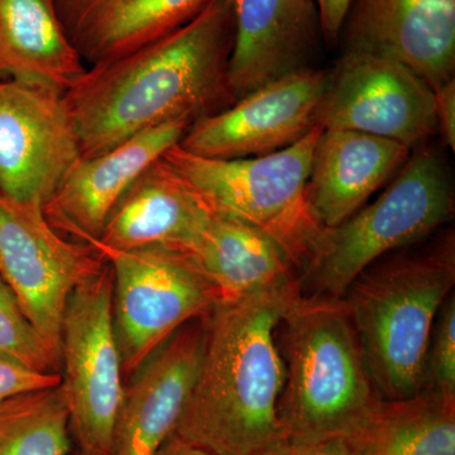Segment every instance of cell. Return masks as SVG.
<instances>
[{"mask_svg": "<svg viewBox=\"0 0 455 455\" xmlns=\"http://www.w3.org/2000/svg\"><path fill=\"white\" fill-rule=\"evenodd\" d=\"M158 455H211L203 449L188 444L175 436H171Z\"/></svg>", "mask_w": 455, "mask_h": 455, "instance_id": "obj_30", "label": "cell"}, {"mask_svg": "<svg viewBox=\"0 0 455 455\" xmlns=\"http://www.w3.org/2000/svg\"><path fill=\"white\" fill-rule=\"evenodd\" d=\"M98 250V248H97ZM113 269V326L124 382L182 325L221 301L188 254L170 248L98 250Z\"/></svg>", "mask_w": 455, "mask_h": 455, "instance_id": "obj_7", "label": "cell"}, {"mask_svg": "<svg viewBox=\"0 0 455 455\" xmlns=\"http://www.w3.org/2000/svg\"><path fill=\"white\" fill-rule=\"evenodd\" d=\"M107 263L94 245L71 241L53 229L42 205L0 193V277L60 363L68 298Z\"/></svg>", "mask_w": 455, "mask_h": 455, "instance_id": "obj_9", "label": "cell"}, {"mask_svg": "<svg viewBox=\"0 0 455 455\" xmlns=\"http://www.w3.org/2000/svg\"><path fill=\"white\" fill-rule=\"evenodd\" d=\"M74 455H84V454H83V453H80V451H77V449H76V451H75Z\"/></svg>", "mask_w": 455, "mask_h": 455, "instance_id": "obj_31", "label": "cell"}, {"mask_svg": "<svg viewBox=\"0 0 455 455\" xmlns=\"http://www.w3.org/2000/svg\"><path fill=\"white\" fill-rule=\"evenodd\" d=\"M86 68L55 0H0V80L46 84L65 92Z\"/></svg>", "mask_w": 455, "mask_h": 455, "instance_id": "obj_21", "label": "cell"}, {"mask_svg": "<svg viewBox=\"0 0 455 455\" xmlns=\"http://www.w3.org/2000/svg\"><path fill=\"white\" fill-rule=\"evenodd\" d=\"M235 37L228 65L233 101L313 68L320 32L311 0H232Z\"/></svg>", "mask_w": 455, "mask_h": 455, "instance_id": "obj_16", "label": "cell"}, {"mask_svg": "<svg viewBox=\"0 0 455 455\" xmlns=\"http://www.w3.org/2000/svg\"><path fill=\"white\" fill-rule=\"evenodd\" d=\"M451 172L433 147L409 156L381 196L323 230L299 275L302 295L341 299L353 281L386 254L420 242L454 212Z\"/></svg>", "mask_w": 455, "mask_h": 455, "instance_id": "obj_5", "label": "cell"}, {"mask_svg": "<svg viewBox=\"0 0 455 455\" xmlns=\"http://www.w3.org/2000/svg\"><path fill=\"white\" fill-rule=\"evenodd\" d=\"M315 4L322 38L328 46L339 44L352 0H311Z\"/></svg>", "mask_w": 455, "mask_h": 455, "instance_id": "obj_27", "label": "cell"}, {"mask_svg": "<svg viewBox=\"0 0 455 455\" xmlns=\"http://www.w3.org/2000/svg\"><path fill=\"white\" fill-rule=\"evenodd\" d=\"M235 37L232 0L140 49L90 66L64 92L80 154L94 157L140 132L194 123L232 106L228 65Z\"/></svg>", "mask_w": 455, "mask_h": 455, "instance_id": "obj_1", "label": "cell"}, {"mask_svg": "<svg viewBox=\"0 0 455 455\" xmlns=\"http://www.w3.org/2000/svg\"><path fill=\"white\" fill-rule=\"evenodd\" d=\"M435 94V116L438 133L445 145L455 149V80H449L434 92Z\"/></svg>", "mask_w": 455, "mask_h": 455, "instance_id": "obj_28", "label": "cell"}, {"mask_svg": "<svg viewBox=\"0 0 455 455\" xmlns=\"http://www.w3.org/2000/svg\"><path fill=\"white\" fill-rule=\"evenodd\" d=\"M263 455H352L344 439L323 440V442L295 443L284 440L276 448Z\"/></svg>", "mask_w": 455, "mask_h": 455, "instance_id": "obj_29", "label": "cell"}, {"mask_svg": "<svg viewBox=\"0 0 455 455\" xmlns=\"http://www.w3.org/2000/svg\"><path fill=\"white\" fill-rule=\"evenodd\" d=\"M191 122L158 125L131 137L94 157L71 167L42 206L44 217L60 235L92 244L125 191L151 164L178 145Z\"/></svg>", "mask_w": 455, "mask_h": 455, "instance_id": "obj_14", "label": "cell"}, {"mask_svg": "<svg viewBox=\"0 0 455 455\" xmlns=\"http://www.w3.org/2000/svg\"><path fill=\"white\" fill-rule=\"evenodd\" d=\"M60 385V373L38 372L0 358V403L20 395L49 390Z\"/></svg>", "mask_w": 455, "mask_h": 455, "instance_id": "obj_26", "label": "cell"}, {"mask_svg": "<svg viewBox=\"0 0 455 455\" xmlns=\"http://www.w3.org/2000/svg\"><path fill=\"white\" fill-rule=\"evenodd\" d=\"M322 131L314 125L293 145L257 157H202L178 143L163 158L212 212L252 224L271 235L300 275L324 230L307 197L311 160Z\"/></svg>", "mask_w": 455, "mask_h": 455, "instance_id": "obj_6", "label": "cell"}, {"mask_svg": "<svg viewBox=\"0 0 455 455\" xmlns=\"http://www.w3.org/2000/svg\"><path fill=\"white\" fill-rule=\"evenodd\" d=\"M328 71L307 68L254 90L191 123L179 146L202 157L236 160L281 151L315 124Z\"/></svg>", "mask_w": 455, "mask_h": 455, "instance_id": "obj_12", "label": "cell"}, {"mask_svg": "<svg viewBox=\"0 0 455 455\" xmlns=\"http://www.w3.org/2000/svg\"><path fill=\"white\" fill-rule=\"evenodd\" d=\"M286 379L277 414L287 442L347 439L381 400L343 299L293 295L277 328Z\"/></svg>", "mask_w": 455, "mask_h": 455, "instance_id": "obj_3", "label": "cell"}, {"mask_svg": "<svg viewBox=\"0 0 455 455\" xmlns=\"http://www.w3.org/2000/svg\"><path fill=\"white\" fill-rule=\"evenodd\" d=\"M214 0H55L86 68L112 61L175 31Z\"/></svg>", "mask_w": 455, "mask_h": 455, "instance_id": "obj_19", "label": "cell"}, {"mask_svg": "<svg viewBox=\"0 0 455 455\" xmlns=\"http://www.w3.org/2000/svg\"><path fill=\"white\" fill-rule=\"evenodd\" d=\"M352 455H455V400L425 388L403 400H379L344 439Z\"/></svg>", "mask_w": 455, "mask_h": 455, "instance_id": "obj_22", "label": "cell"}, {"mask_svg": "<svg viewBox=\"0 0 455 455\" xmlns=\"http://www.w3.org/2000/svg\"><path fill=\"white\" fill-rule=\"evenodd\" d=\"M80 157L64 92L41 83L0 82L3 196L44 206Z\"/></svg>", "mask_w": 455, "mask_h": 455, "instance_id": "obj_11", "label": "cell"}, {"mask_svg": "<svg viewBox=\"0 0 455 455\" xmlns=\"http://www.w3.org/2000/svg\"><path fill=\"white\" fill-rule=\"evenodd\" d=\"M205 315L191 320L125 382L109 455H158L173 435L202 361Z\"/></svg>", "mask_w": 455, "mask_h": 455, "instance_id": "obj_13", "label": "cell"}, {"mask_svg": "<svg viewBox=\"0 0 455 455\" xmlns=\"http://www.w3.org/2000/svg\"><path fill=\"white\" fill-rule=\"evenodd\" d=\"M212 215L202 196L161 158L125 191L92 245L109 251L160 245L188 253Z\"/></svg>", "mask_w": 455, "mask_h": 455, "instance_id": "obj_17", "label": "cell"}, {"mask_svg": "<svg viewBox=\"0 0 455 455\" xmlns=\"http://www.w3.org/2000/svg\"><path fill=\"white\" fill-rule=\"evenodd\" d=\"M299 291L293 284L221 300L206 314L199 372L172 436L211 455H263L286 440L277 328Z\"/></svg>", "mask_w": 455, "mask_h": 455, "instance_id": "obj_2", "label": "cell"}, {"mask_svg": "<svg viewBox=\"0 0 455 455\" xmlns=\"http://www.w3.org/2000/svg\"><path fill=\"white\" fill-rule=\"evenodd\" d=\"M113 269L68 298L61 329V387L68 427L84 455H109L124 377L113 326Z\"/></svg>", "mask_w": 455, "mask_h": 455, "instance_id": "obj_8", "label": "cell"}, {"mask_svg": "<svg viewBox=\"0 0 455 455\" xmlns=\"http://www.w3.org/2000/svg\"><path fill=\"white\" fill-rule=\"evenodd\" d=\"M188 257L220 291L235 300L299 284V272L286 251L267 233L212 212Z\"/></svg>", "mask_w": 455, "mask_h": 455, "instance_id": "obj_20", "label": "cell"}, {"mask_svg": "<svg viewBox=\"0 0 455 455\" xmlns=\"http://www.w3.org/2000/svg\"><path fill=\"white\" fill-rule=\"evenodd\" d=\"M0 358L44 373L61 372V363L27 319L16 295L0 277Z\"/></svg>", "mask_w": 455, "mask_h": 455, "instance_id": "obj_24", "label": "cell"}, {"mask_svg": "<svg viewBox=\"0 0 455 455\" xmlns=\"http://www.w3.org/2000/svg\"><path fill=\"white\" fill-rule=\"evenodd\" d=\"M454 283L451 233L423 252L373 263L341 298L382 400L427 388L431 333Z\"/></svg>", "mask_w": 455, "mask_h": 455, "instance_id": "obj_4", "label": "cell"}, {"mask_svg": "<svg viewBox=\"0 0 455 455\" xmlns=\"http://www.w3.org/2000/svg\"><path fill=\"white\" fill-rule=\"evenodd\" d=\"M68 410L61 385L0 403V455H68Z\"/></svg>", "mask_w": 455, "mask_h": 455, "instance_id": "obj_23", "label": "cell"}, {"mask_svg": "<svg viewBox=\"0 0 455 455\" xmlns=\"http://www.w3.org/2000/svg\"><path fill=\"white\" fill-rule=\"evenodd\" d=\"M343 50L403 62L435 92L454 79L455 0H352Z\"/></svg>", "mask_w": 455, "mask_h": 455, "instance_id": "obj_15", "label": "cell"}, {"mask_svg": "<svg viewBox=\"0 0 455 455\" xmlns=\"http://www.w3.org/2000/svg\"><path fill=\"white\" fill-rule=\"evenodd\" d=\"M411 154V147L355 131L323 130L314 148L307 203L324 229L357 212Z\"/></svg>", "mask_w": 455, "mask_h": 455, "instance_id": "obj_18", "label": "cell"}, {"mask_svg": "<svg viewBox=\"0 0 455 455\" xmlns=\"http://www.w3.org/2000/svg\"><path fill=\"white\" fill-rule=\"evenodd\" d=\"M315 124L398 140L412 148L438 133L435 94L419 75L390 56L343 50L328 71Z\"/></svg>", "mask_w": 455, "mask_h": 455, "instance_id": "obj_10", "label": "cell"}, {"mask_svg": "<svg viewBox=\"0 0 455 455\" xmlns=\"http://www.w3.org/2000/svg\"><path fill=\"white\" fill-rule=\"evenodd\" d=\"M447 398L455 400V299L449 296L443 304L427 355V385Z\"/></svg>", "mask_w": 455, "mask_h": 455, "instance_id": "obj_25", "label": "cell"}]
</instances>
